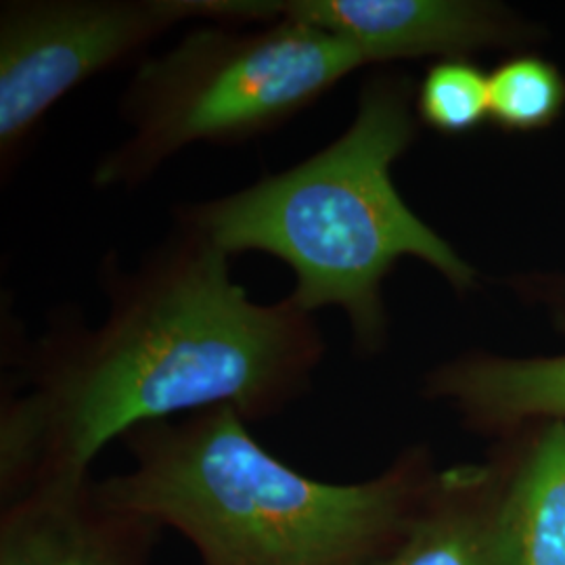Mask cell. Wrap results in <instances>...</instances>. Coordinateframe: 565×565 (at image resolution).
Instances as JSON below:
<instances>
[{
    "label": "cell",
    "mask_w": 565,
    "mask_h": 565,
    "mask_svg": "<svg viewBox=\"0 0 565 565\" xmlns=\"http://www.w3.org/2000/svg\"><path fill=\"white\" fill-rule=\"evenodd\" d=\"M424 392L446 401L478 429L565 419V354L509 359L469 352L436 366Z\"/></svg>",
    "instance_id": "9c48e42d"
},
{
    "label": "cell",
    "mask_w": 565,
    "mask_h": 565,
    "mask_svg": "<svg viewBox=\"0 0 565 565\" xmlns=\"http://www.w3.org/2000/svg\"><path fill=\"white\" fill-rule=\"evenodd\" d=\"M417 118L427 128L461 137L490 120L488 74L471 60L436 61L415 90Z\"/></svg>",
    "instance_id": "7c38bea8"
},
{
    "label": "cell",
    "mask_w": 565,
    "mask_h": 565,
    "mask_svg": "<svg viewBox=\"0 0 565 565\" xmlns=\"http://www.w3.org/2000/svg\"><path fill=\"white\" fill-rule=\"evenodd\" d=\"M231 406L141 425L130 467L95 480L105 503L174 530L202 565H364L392 545L436 471L408 450L384 473L331 484L273 457Z\"/></svg>",
    "instance_id": "3957f363"
},
{
    "label": "cell",
    "mask_w": 565,
    "mask_h": 565,
    "mask_svg": "<svg viewBox=\"0 0 565 565\" xmlns=\"http://www.w3.org/2000/svg\"><path fill=\"white\" fill-rule=\"evenodd\" d=\"M488 103L490 121L501 130H545L564 114V74L534 53H518L488 74Z\"/></svg>",
    "instance_id": "8fae6325"
},
{
    "label": "cell",
    "mask_w": 565,
    "mask_h": 565,
    "mask_svg": "<svg viewBox=\"0 0 565 565\" xmlns=\"http://www.w3.org/2000/svg\"><path fill=\"white\" fill-rule=\"evenodd\" d=\"M364 65L356 49L298 21H200L172 49L139 63L120 102L128 135L90 181L137 189L189 147L270 135Z\"/></svg>",
    "instance_id": "277c9868"
},
{
    "label": "cell",
    "mask_w": 565,
    "mask_h": 565,
    "mask_svg": "<svg viewBox=\"0 0 565 565\" xmlns=\"http://www.w3.org/2000/svg\"><path fill=\"white\" fill-rule=\"evenodd\" d=\"M551 308L555 323L565 333V281L559 282L557 289H551Z\"/></svg>",
    "instance_id": "4fadbf2b"
},
{
    "label": "cell",
    "mask_w": 565,
    "mask_h": 565,
    "mask_svg": "<svg viewBox=\"0 0 565 565\" xmlns=\"http://www.w3.org/2000/svg\"><path fill=\"white\" fill-rule=\"evenodd\" d=\"M162 532L105 503L93 478L46 486L0 505V565H151Z\"/></svg>",
    "instance_id": "52a82bcc"
},
{
    "label": "cell",
    "mask_w": 565,
    "mask_h": 565,
    "mask_svg": "<svg viewBox=\"0 0 565 565\" xmlns=\"http://www.w3.org/2000/svg\"><path fill=\"white\" fill-rule=\"evenodd\" d=\"M415 86L403 74L364 82L338 139L239 191L177 207V224L228 256L260 252L294 273L291 302L338 308L361 354L387 342L384 281L403 258L434 268L457 294L478 273L398 193L392 170L419 132Z\"/></svg>",
    "instance_id": "7a4b0ae2"
},
{
    "label": "cell",
    "mask_w": 565,
    "mask_h": 565,
    "mask_svg": "<svg viewBox=\"0 0 565 565\" xmlns=\"http://www.w3.org/2000/svg\"><path fill=\"white\" fill-rule=\"evenodd\" d=\"M189 21L182 0H4L0 4V177L11 179L46 116L84 82Z\"/></svg>",
    "instance_id": "5b68a950"
},
{
    "label": "cell",
    "mask_w": 565,
    "mask_h": 565,
    "mask_svg": "<svg viewBox=\"0 0 565 565\" xmlns=\"http://www.w3.org/2000/svg\"><path fill=\"white\" fill-rule=\"evenodd\" d=\"M99 285L102 323L60 308L41 338L2 345L0 505L90 480L103 448L141 425L216 406L245 422L275 417L323 363L312 312L289 296L252 300L231 256L182 224L135 266L109 254Z\"/></svg>",
    "instance_id": "6da1fadb"
},
{
    "label": "cell",
    "mask_w": 565,
    "mask_h": 565,
    "mask_svg": "<svg viewBox=\"0 0 565 565\" xmlns=\"http://www.w3.org/2000/svg\"><path fill=\"white\" fill-rule=\"evenodd\" d=\"M499 503L488 467L436 473L401 536L364 565H507Z\"/></svg>",
    "instance_id": "ba28073f"
},
{
    "label": "cell",
    "mask_w": 565,
    "mask_h": 565,
    "mask_svg": "<svg viewBox=\"0 0 565 565\" xmlns=\"http://www.w3.org/2000/svg\"><path fill=\"white\" fill-rule=\"evenodd\" d=\"M233 20L319 28L356 49L366 65L520 51L541 34L513 9L488 0H233Z\"/></svg>",
    "instance_id": "8992f818"
},
{
    "label": "cell",
    "mask_w": 565,
    "mask_h": 565,
    "mask_svg": "<svg viewBox=\"0 0 565 565\" xmlns=\"http://www.w3.org/2000/svg\"><path fill=\"white\" fill-rule=\"evenodd\" d=\"M499 507L507 565H565V419L534 436Z\"/></svg>",
    "instance_id": "30bf717a"
}]
</instances>
